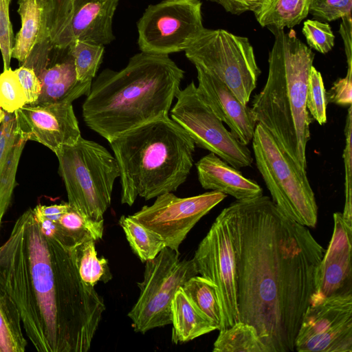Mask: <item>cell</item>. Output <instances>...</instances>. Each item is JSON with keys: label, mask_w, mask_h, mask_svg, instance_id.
Instances as JSON below:
<instances>
[{"label": "cell", "mask_w": 352, "mask_h": 352, "mask_svg": "<svg viewBox=\"0 0 352 352\" xmlns=\"http://www.w3.org/2000/svg\"><path fill=\"white\" fill-rule=\"evenodd\" d=\"M235 249L239 319L270 352H293L324 250L267 196L226 207Z\"/></svg>", "instance_id": "6da1fadb"}, {"label": "cell", "mask_w": 352, "mask_h": 352, "mask_svg": "<svg viewBox=\"0 0 352 352\" xmlns=\"http://www.w3.org/2000/svg\"><path fill=\"white\" fill-rule=\"evenodd\" d=\"M0 289L14 302L38 352H87L106 307L85 283L74 248L46 237L32 208L0 246Z\"/></svg>", "instance_id": "7a4b0ae2"}, {"label": "cell", "mask_w": 352, "mask_h": 352, "mask_svg": "<svg viewBox=\"0 0 352 352\" xmlns=\"http://www.w3.org/2000/svg\"><path fill=\"white\" fill-rule=\"evenodd\" d=\"M184 71L168 56L140 52L119 71L105 69L82 104L85 124L108 142L168 116Z\"/></svg>", "instance_id": "3957f363"}, {"label": "cell", "mask_w": 352, "mask_h": 352, "mask_svg": "<svg viewBox=\"0 0 352 352\" xmlns=\"http://www.w3.org/2000/svg\"><path fill=\"white\" fill-rule=\"evenodd\" d=\"M274 42L268 58V74L262 90L254 95L252 111L297 165L307 172L306 147L312 117L306 94L314 53L294 30H271Z\"/></svg>", "instance_id": "277c9868"}, {"label": "cell", "mask_w": 352, "mask_h": 352, "mask_svg": "<svg viewBox=\"0 0 352 352\" xmlns=\"http://www.w3.org/2000/svg\"><path fill=\"white\" fill-rule=\"evenodd\" d=\"M109 142L120 170L121 203L131 206L175 192L193 165L195 144L168 116L129 130Z\"/></svg>", "instance_id": "5b68a950"}, {"label": "cell", "mask_w": 352, "mask_h": 352, "mask_svg": "<svg viewBox=\"0 0 352 352\" xmlns=\"http://www.w3.org/2000/svg\"><path fill=\"white\" fill-rule=\"evenodd\" d=\"M55 155L70 207L89 220H104L114 182L120 177L115 156L102 145L82 136Z\"/></svg>", "instance_id": "8992f818"}, {"label": "cell", "mask_w": 352, "mask_h": 352, "mask_svg": "<svg viewBox=\"0 0 352 352\" xmlns=\"http://www.w3.org/2000/svg\"><path fill=\"white\" fill-rule=\"evenodd\" d=\"M252 141L256 167L273 202L289 219L315 228L318 208L307 172L261 124H256Z\"/></svg>", "instance_id": "52a82bcc"}, {"label": "cell", "mask_w": 352, "mask_h": 352, "mask_svg": "<svg viewBox=\"0 0 352 352\" xmlns=\"http://www.w3.org/2000/svg\"><path fill=\"white\" fill-rule=\"evenodd\" d=\"M184 52L195 67L219 78L241 102L248 104L261 69L247 37L222 29L205 28Z\"/></svg>", "instance_id": "ba28073f"}, {"label": "cell", "mask_w": 352, "mask_h": 352, "mask_svg": "<svg viewBox=\"0 0 352 352\" xmlns=\"http://www.w3.org/2000/svg\"><path fill=\"white\" fill-rule=\"evenodd\" d=\"M145 263L143 280L138 283V298L128 313L133 330L142 333L171 324V304L175 293L198 275L193 258L181 260L179 252L168 247Z\"/></svg>", "instance_id": "9c48e42d"}, {"label": "cell", "mask_w": 352, "mask_h": 352, "mask_svg": "<svg viewBox=\"0 0 352 352\" xmlns=\"http://www.w3.org/2000/svg\"><path fill=\"white\" fill-rule=\"evenodd\" d=\"M200 0H164L149 5L137 23L142 52L168 56L185 51L201 34Z\"/></svg>", "instance_id": "30bf717a"}, {"label": "cell", "mask_w": 352, "mask_h": 352, "mask_svg": "<svg viewBox=\"0 0 352 352\" xmlns=\"http://www.w3.org/2000/svg\"><path fill=\"white\" fill-rule=\"evenodd\" d=\"M175 98L170 109L171 119L188 133L196 146L213 153L237 169L252 165L250 150L224 126L194 81L179 89Z\"/></svg>", "instance_id": "8fae6325"}, {"label": "cell", "mask_w": 352, "mask_h": 352, "mask_svg": "<svg viewBox=\"0 0 352 352\" xmlns=\"http://www.w3.org/2000/svg\"><path fill=\"white\" fill-rule=\"evenodd\" d=\"M198 274L216 287L221 309L219 331L227 329L239 319L237 273L235 249L229 214L225 208L217 217L192 258Z\"/></svg>", "instance_id": "7c38bea8"}, {"label": "cell", "mask_w": 352, "mask_h": 352, "mask_svg": "<svg viewBox=\"0 0 352 352\" xmlns=\"http://www.w3.org/2000/svg\"><path fill=\"white\" fill-rule=\"evenodd\" d=\"M226 196L214 190L185 198L166 192L130 216L158 235L166 247L179 252L192 228Z\"/></svg>", "instance_id": "4fadbf2b"}, {"label": "cell", "mask_w": 352, "mask_h": 352, "mask_svg": "<svg viewBox=\"0 0 352 352\" xmlns=\"http://www.w3.org/2000/svg\"><path fill=\"white\" fill-rule=\"evenodd\" d=\"M298 352H352V293L309 305L295 338Z\"/></svg>", "instance_id": "5bb4252c"}, {"label": "cell", "mask_w": 352, "mask_h": 352, "mask_svg": "<svg viewBox=\"0 0 352 352\" xmlns=\"http://www.w3.org/2000/svg\"><path fill=\"white\" fill-rule=\"evenodd\" d=\"M14 113L22 138L38 142L55 154L81 137L71 102L26 104Z\"/></svg>", "instance_id": "9a60e30c"}, {"label": "cell", "mask_w": 352, "mask_h": 352, "mask_svg": "<svg viewBox=\"0 0 352 352\" xmlns=\"http://www.w3.org/2000/svg\"><path fill=\"white\" fill-rule=\"evenodd\" d=\"M333 218L332 236L318 264L309 305L333 295L352 293V227L344 221L341 212L333 213Z\"/></svg>", "instance_id": "2e32d148"}, {"label": "cell", "mask_w": 352, "mask_h": 352, "mask_svg": "<svg viewBox=\"0 0 352 352\" xmlns=\"http://www.w3.org/2000/svg\"><path fill=\"white\" fill-rule=\"evenodd\" d=\"M197 73L198 91L214 114L230 128L242 144L252 141L256 122L251 107L244 104L230 88L214 75L199 67Z\"/></svg>", "instance_id": "e0dca14e"}, {"label": "cell", "mask_w": 352, "mask_h": 352, "mask_svg": "<svg viewBox=\"0 0 352 352\" xmlns=\"http://www.w3.org/2000/svg\"><path fill=\"white\" fill-rule=\"evenodd\" d=\"M120 0H71L73 41L105 45L114 39L113 20Z\"/></svg>", "instance_id": "ac0fdd59"}, {"label": "cell", "mask_w": 352, "mask_h": 352, "mask_svg": "<svg viewBox=\"0 0 352 352\" xmlns=\"http://www.w3.org/2000/svg\"><path fill=\"white\" fill-rule=\"evenodd\" d=\"M198 180L206 190L221 192L236 200H244L263 195L262 188L253 179L243 175L237 168L209 153L195 164Z\"/></svg>", "instance_id": "d6986e66"}, {"label": "cell", "mask_w": 352, "mask_h": 352, "mask_svg": "<svg viewBox=\"0 0 352 352\" xmlns=\"http://www.w3.org/2000/svg\"><path fill=\"white\" fill-rule=\"evenodd\" d=\"M26 142L18 131L14 113L6 112L0 126V228L16 185L18 166Z\"/></svg>", "instance_id": "ffe728a7"}, {"label": "cell", "mask_w": 352, "mask_h": 352, "mask_svg": "<svg viewBox=\"0 0 352 352\" xmlns=\"http://www.w3.org/2000/svg\"><path fill=\"white\" fill-rule=\"evenodd\" d=\"M171 340L174 344L189 342L217 330V327L191 302L182 287L171 304Z\"/></svg>", "instance_id": "44dd1931"}, {"label": "cell", "mask_w": 352, "mask_h": 352, "mask_svg": "<svg viewBox=\"0 0 352 352\" xmlns=\"http://www.w3.org/2000/svg\"><path fill=\"white\" fill-rule=\"evenodd\" d=\"M21 28L12 48V58L25 63L38 43L43 25V0H18Z\"/></svg>", "instance_id": "7402d4cb"}, {"label": "cell", "mask_w": 352, "mask_h": 352, "mask_svg": "<svg viewBox=\"0 0 352 352\" xmlns=\"http://www.w3.org/2000/svg\"><path fill=\"white\" fill-rule=\"evenodd\" d=\"M310 3L311 0H269L254 16L262 27L270 30L292 28L307 16Z\"/></svg>", "instance_id": "603a6c76"}, {"label": "cell", "mask_w": 352, "mask_h": 352, "mask_svg": "<svg viewBox=\"0 0 352 352\" xmlns=\"http://www.w3.org/2000/svg\"><path fill=\"white\" fill-rule=\"evenodd\" d=\"M213 352H270L252 324L238 321L219 331L213 344Z\"/></svg>", "instance_id": "cb8c5ba5"}, {"label": "cell", "mask_w": 352, "mask_h": 352, "mask_svg": "<svg viewBox=\"0 0 352 352\" xmlns=\"http://www.w3.org/2000/svg\"><path fill=\"white\" fill-rule=\"evenodd\" d=\"M16 306L0 289V352H23L28 344Z\"/></svg>", "instance_id": "d4e9b609"}, {"label": "cell", "mask_w": 352, "mask_h": 352, "mask_svg": "<svg viewBox=\"0 0 352 352\" xmlns=\"http://www.w3.org/2000/svg\"><path fill=\"white\" fill-rule=\"evenodd\" d=\"M181 287L195 307L219 330L221 309L215 285L203 276L196 275Z\"/></svg>", "instance_id": "484cf974"}, {"label": "cell", "mask_w": 352, "mask_h": 352, "mask_svg": "<svg viewBox=\"0 0 352 352\" xmlns=\"http://www.w3.org/2000/svg\"><path fill=\"white\" fill-rule=\"evenodd\" d=\"M129 244L142 262L155 257L166 246L161 238L130 215H122L119 219Z\"/></svg>", "instance_id": "4316f807"}, {"label": "cell", "mask_w": 352, "mask_h": 352, "mask_svg": "<svg viewBox=\"0 0 352 352\" xmlns=\"http://www.w3.org/2000/svg\"><path fill=\"white\" fill-rule=\"evenodd\" d=\"M56 223L72 248L87 241L96 242L103 236L104 220H89L71 207Z\"/></svg>", "instance_id": "83f0119b"}, {"label": "cell", "mask_w": 352, "mask_h": 352, "mask_svg": "<svg viewBox=\"0 0 352 352\" xmlns=\"http://www.w3.org/2000/svg\"><path fill=\"white\" fill-rule=\"evenodd\" d=\"M96 241H85L74 248V254L78 273L82 280L95 286L99 281L108 282L112 278L108 261L98 258L96 250Z\"/></svg>", "instance_id": "f1b7e54d"}, {"label": "cell", "mask_w": 352, "mask_h": 352, "mask_svg": "<svg viewBox=\"0 0 352 352\" xmlns=\"http://www.w3.org/2000/svg\"><path fill=\"white\" fill-rule=\"evenodd\" d=\"M67 52L73 58L77 80L92 82L102 61L104 46L76 40Z\"/></svg>", "instance_id": "f546056e"}, {"label": "cell", "mask_w": 352, "mask_h": 352, "mask_svg": "<svg viewBox=\"0 0 352 352\" xmlns=\"http://www.w3.org/2000/svg\"><path fill=\"white\" fill-rule=\"evenodd\" d=\"M26 104V96L15 71L3 70L0 74V107L14 113Z\"/></svg>", "instance_id": "4dcf8cb0"}, {"label": "cell", "mask_w": 352, "mask_h": 352, "mask_svg": "<svg viewBox=\"0 0 352 352\" xmlns=\"http://www.w3.org/2000/svg\"><path fill=\"white\" fill-rule=\"evenodd\" d=\"M327 104L322 75L313 65L308 78L306 107L312 118L320 125L327 122Z\"/></svg>", "instance_id": "1f68e13d"}, {"label": "cell", "mask_w": 352, "mask_h": 352, "mask_svg": "<svg viewBox=\"0 0 352 352\" xmlns=\"http://www.w3.org/2000/svg\"><path fill=\"white\" fill-rule=\"evenodd\" d=\"M351 131H352V108L349 107L344 127L345 146L343 151L344 165V206L342 212L343 219L352 227V149H351Z\"/></svg>", "instance_id": "d6a6232c"}, {"label": "cell", "mask_w": 352, "mask_h": 352, "mask_svg": "<svg viewBox=\"0 0 352 352\" xmlns=\"http://www.w3.org/2000/svg\"><path fill=\"white\" fill-rule=\"evenodd\" d=\"M309 48L327 54L334 46L335 36L329 23L316 19H308L302 29Z\"/></svg>", "instance_id": "836d02e7"}, {"label": "cell", "mask_w": 352, "mask_h": 352, "mask_svg": "<svg viewBox=\"0 0 352 352\" xmlns=\"http://www.w3.org/2000/svg\"><path fill=\"white\" fill-rule=\"evenodd\" d=\"M12 0H0V52L3 70L10 68L14 35L10 18V5Z\"/></svg>", "instance_id": "e575fe53"}, {"label": "cell", "mask_w": 352, "mask_h": 352, "mask_svg": "<svg viewBox=\"0 0 352 352\" xmlns=\"http://www.w3.org/2000/svg\"><path fill=\"white\" fill-rule=\"evenodd\" d=\"M352 0H311L309 11L315 18L333 21L351 14Z\"/></svg>", "instance_id": "d590c367"}, {"label": "cell", "mask_w": 352, "mask_h": 352, "mask_svg": "<svg viewBox=\"0 0 352 352\" xmlns=\"http://www.w3.org/2000/svg\"><path fill=\"white\" fill-rule=\"evenodd\" d=\"M42 89L60 82L77 80L74 63L72 56L68 53L60 62L47 67L38 76Z\"/></svg>", "instance_id": "8d00e7d4"}, {"label": "cell", "mask_w": 352, "mask_h": 352, "mask_svg": "<svg viewBox=\"0 0 352 352\" xmlns=\"http://www.w3.org/2000/svg\"><path fill=\"white\" fill-rule=\"evenodd\" d=\"M352 64L347 65L346 75L336 80L326 92L327 103L350 106L352 102Z\"/></svg>", "instance_id": "74e56055"}, {"label": "cell", "mask_w": 352, "mask_h": 352, "mask_svg": "<svg viewBox=\"0 0 352 352\" xmlns=\"http://www.w3.org/2000/svg\"><path fill=\"white\" fill-rule=\"evenodd\" d=\"M14 71L25 91L27 104H36L42 91V84L36 72L24 65H21Z\"/></svg>", "instance_id": "f35d334b"}, {"label": "cell", "mask_w": 352, "mask_h": 352, "mask_svg": "<svg viewBox=\"0 0 352 352\" xmlns=\"http://www.w3.org/2000/svg\"><path fill=\"white\" fill-rule=\"evenodd\" d=\"M221 6L224 10L232 14L239 15L251 11L254 14L267 6L269 0H208Z\"/></svg>", "instance_id": "ab89813d"}, {"label": "cell", "mask_w": 352, "mask_h": 352, "mask_svg": "<svg viewBox=\"0 0 352 352\" xmlns=\"http://www.w3.org/2000/svg\"><path fill=\"white\" fill-rule=\"evenodd\" d=\"M70 208L68 202L50 206L38 204L32 209L35 215H38L56 222L60 216Z\"/></svg>", "instance_id": "60d3db41"}, {"label": "cell", "mask_w": 352, "mask_h": 352, "mask_svg": "<svg viewBox=\"0 0 352 352\" xmlns=\"http://www.w3.org/2000/svg\"><path fill=\"white\" fill-rule=\"evenodd\" d=\"M339 32L343 39L345 53L346 56L347 65L352 64V54H351V30H352V21L351 14H348L342 19Z\"/></svg>", "instance_id": "b9f144b4"}, {"label": "cell", "mask_w": 352, "mask_h": 352, "mask_svg": "<svg viewBox=\"0 0 352 352\" xmlns=\"http://www.w3.org/2000/svg\"><path fill=\"white\" fill-rule=\"evenodd\" d=\"M6 117V111L0 107V126Z\"/></svg>", "instance_id": "7bdbcfd3"}, {"label": "cell", "mask_w": 352, "mask_h": 352, "mask_svg": "<svg viewBox=\"0 0 352 352\" xmlns=\"http://www.w3.org/2000/svg\"><path fill=\"white\" fill-rule=\"evenodd\" d=\"M168 1H177V0H168Z\"/></svg>", "instance_id": "ee69618b"}]
</instances>
